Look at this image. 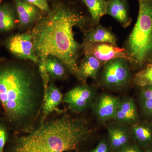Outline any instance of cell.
<instances>
[{"mask_svg":"<svg viewBox=\"0 0 152 152\" xmlns=\"http://www.w3.org/2000/svg\"><path fill=\"white\" fill-rule=\"evenodd\" d=\"M50 9L35 24L30 32L35 51L40 61L54 57L62 62L70 72L77 75L83 44L76 40L73 29L77 27L84 31L93 25L74 1L52 0Z\"/></svg>","mask_w":152,"mask_h":152,"instance_id":"cell-1","label":"cell"},{"mask_svg":"<svg viewBox=\"0 0 152 152\" xmlns=\"http://www.w3.org/2000/svg\"><path fill=\"white\" fill-rule=\"evenodd\" d=\"M44 95L39 72L20 64L0 65L1 120L11 132H28L39 124Z\"/></svg>","mask_w":152,"mask_h":152,"instance_id":"cell-2","label":"cell"},{"mask_svg":"<svg viewBox=\"0 0 152 152\" xmlns=\"http://www.w3.org/2000/svg\"><path fill=\"white\" fill-rule=\"evenodd\" d=\"M87 120L66 113L39 123L25 134L11 135L4 152H66L78 149L91 135Z\"/></svg>","mask_w":152,"mask_h":152,"instance_id":"cell-3","label":"cell"},{"mask_svg":"<svg viewBox=\"0 0 152 152\" xmlns=\"http://www.w3.org/2000/svg\"><path fill=\"white\" fill-rule=\"evenodd\" d=\"M138 1L137 19L124 49L129 64L141 69L152 61V1Z\"/></svg>","mask_w":152,"mask_h":152,"instance_id":"cell-4","label":"cell"},{"mask_svg":"<svg viewBox=\"0 0 152 152\" xmlns=\"http://www.w3.org/2000/svg\"><path fill=\"white\" fill-rule=\"evenodd\" d=\"M132 78L129 61L126 59H115L104 64L101 83L105 88L121 90L130 83Z\"/></svg>","mask_w":152,"mask_h":152,"instance_id":"cell-5","label":"cell"},{"mask_svg":"<svg viewBox=\"0 0 152 152\" xmlns=\"http://www.w3.org/2000/svg\"><path fill=\"white\" fill-rule=\"evenodd\" d=\"M96 98V91L88 85L83 84L75 87L63 97V102L74 113L80 114L91 106Z\"/></svg>","mask_w":152,"mask_h":152,"instance_id":"cell-6","label":"cell"},{"mask_svg":"<svg viewBox=\"0 0 152 152\" xmlns=\"http://www.w3.org/2000/svg\"><path fill=\"white\" fill-rule=\"evenodd\" d=\"M6 45L9 51L17 58L30 60L38 64L39 63L30 32L11 36L7 41Z\"/></svg>","mask_w":152,"mask_h":152,"instance_id":"cell-7","label":"cell"},{"mask_svg":"<svg viewBox=\"0 0 152 152\" xmlns=\"http://www.w3.org/2000/svg\"><path fill=\"white\" fill-rule=\"evenodd\" d=\"M83 45V52L85 55L92 56L104 63L119 58L126 59L129 61L124 48H120L115 45L107 43Z\"/></svg>","mask_w":152,"mask_h":152,"instance_id":"cell-8","label":"cell"},{"mask_svg":"<svg viewBox=\"0 0 152 152\" xmlns=\"http://www.w3.org/2000/svg\"><path fill=\"white\" fill-rule=\"evenodd\" d=\"M121 99L107 94H102L95 98L91 107L93 112L102 122L113 120Z\"/></svg>","mask_w":152,"mask_h":152,"instance_id":"cell-9","label":"cell"},{"mask_svg":"<svg viewBox=\"0 0 152 152\" xmlns=\"http://www.w3.org/2000/svg\"><path fill=\"white\" fill-rule=\"evenodd\" d=\"M14 5L22 29L28 28L35 24L45 13L38 7L26 0H14Z\"/></svg>","mask_w":152,"mask_h":152,"instance_id":"cell-10","label":"cell"},{"mask_svg":"<svg viewBox=\"0 0 152 152\" xmlns=\"http://www.w3.org/2000/svg\"><path fill=\"white\" fill-rule=\"evenodd\" d=\"M113 120L129 126L140 121L137 108L133 98L126 97L121 100Z\"/></svg>","mask_w":152,"mask_h":152,"instance_id":"cell-11","label":"cell"},{"mask_svg":"<svg viewBox=\"0 0 152 152\" xmlns=\"http://www.w3.org/2000/svg\"><path fill=\"white\" fill-rule=\"evenodd\" d=\"M107 129L111 151H115L129 142L131 139L130 127L127 125L114 122L107 125Z\"/></svg>","mask_w":152,"mask_h":152,"instance_id":"cell-12","label":"cell"},{"mask_svg":"<svg viewBox=\"0 0 152 152\" xmlns=\"http://www.w3.org/2000/svg\"><path fill=\"white\" fill-rule=\"evenodd\" d=\"M63 95L59 89L53 83L49 84L44 95L39 123L44 122L51 114L57 110L58 106L63 102Z\"/></svg>","mask_w":152,"mask_h":152,"instance_id":"cell-13","label":"cell"},{"mask_svg":"<svg viewBox=\"0 0 152 152\" xmlns=\"http://www.w3.org/2000/svg\"><path fill=\"white\" fill-rule=\"evenodd\" d=\"M83 45L107 43L116 45V37L108 28L100 24L93 25L84 31Z\"/></svg>","mask_w":152,"mask_h":152,"instance_id":"cell-14","label":"cell"},{"mask_svg":"<svg viewBox=\"0 0 152 152\" xmlns=\"http://www.w3.org/2000/svg\"><path fill=\"white\" fill-rule=\"evenodd\" d=\"M131 139L144 149L152 146V123L146 120L140 121L130 126Z\"/></svg>","mask_w":152,"mask_h":152,"instance_id":"cell-15","label":"cell"},{"mask_svg":"<svg viewBox=\"0 0 152 152\" xmlns=\"http://www.w3.org/2000/svg\"><path fill=\"white\" fill-rule=\"evenodd\" d=\"M106 15L113 17L124 28L129 27L132 21L127 0H108Z\"/></svg>","mask_w":152,"mask_h":152,"instance_id":"cell-16","label":"cell"},{"mask_svg":"<svg viewBox=\"0 0 152 152\" xmlns=\"http://www.w3.org/2000/svg\"><path fill=\"white\" fill-rule=\"evenodd\" d=\"M104 64L92 56L85 55L80 64L79 65L76 76L83 84L86 83L88 79L96 78Z\"/></svg>","mask_w":152,"mask_h":152,"instance_id":"cell-17","label":"cell"},{"mask_svg":"<svg viewBox=\"0 0 152 152\" xmlns=\"http://www.w3.org/2000/svg\"><path fill=\"white\" fill-rule=\"evenodd\" d=\"M18 21L14 5L5 3L0 5V32H7L13 30Z\"/></svg>","mask_w":152,"mask_h":152,"instance_id":"cell-18","label":"cell"},{"mask_svg":"<svg viewBox=\"0 0 152 152\" xmlns=\"http://www.w3.org/2000/svg\"><path fill=\"white\" fill-rule=\"evenodd\" d=\"M138 99L144 120L152 123V86L140 88Z\"/></svg>","mask_w":152,"mask_h":152,"instance_id":"cell-19","label":"cell"},{"mask_svg":"<svg viewBox=\"0 0 152 152\" xmlns=\"http://www.w3.org/2000/svg\"><path fill=\"white\" fill-rule=\"evenodd\" d=\"M86 7L94 25L99 24L102 17L106 15L108 0H81Z\"/></svg>","mask_w":152,"mask_h":152,"instance_id":"cell-20","label":"cell"},{"mask_svg":"<svg viewBox=\"0 0 152 152\" xmlns=\"http://www.w3.org/2000/svg\"><path fill=\"white\" fill-rule=\"evenodd\" d=\"M42 62L45 64L50 78L62 80L66 77L67 68L62 62L57 58L50 56Z\"/></svg>","mask_w":152,"mask_h":152,"instance_id":"cell-21","label":"cell"},{"mask_svg":"<svg viewBox=\"0 0 152 152\" xmlns=\"http://www.w3.org/2000/svg\"><path fill=\"white\" fill-rule=\"evenodd\" d=\"M132 80L139 88L152 86V61L140 69Z\"/></svg>","mask_w":152,"mask_h":152,"instance_id":"cell-22","label":"cell"},{"mask_svg":"<svg viewBox=\"0 0 152 152\" xmlns=\"http://www.w3.org/2000/svg\"><path fill=\"white\" fill-rule=\"evenodd\" d=\"M10 132L6 124L0 120V152H4L6 145L10 137Z\"/></svg>","mask_w":152,"mask_h":152,"instance_id":"cell-23","label":"cell"},{"mask_svg":"<svg viewBox=\"0 0 152 152\" xmlns=\"http://www.w3.org/2000/svg\"><path fill=\"white\" fill-rule=\"evenodd\" d=\"M29 3L32 4L40 9L44 13L49 12L50 9V2L52 0H26Z\"/></svg>","mask_w":152,"mask_h":152,"instance_id":"cell-24","label":"cell"},{"mask_svg":"<svg viewBox=\"0 0 152 152\" xmlns=\"http://www.w3.org/2000/svg\"><path fill=\"white\" fill-rule=\"evenodd\" d=\"M111 151L108 140L106 139L101 140L97 146L90 152H110Z\"/></svg>","mask_w":152,"mask_h":152,"instance_id":"cell-25","label":"cell"},{"mask_svg":"<svg viewBox=\"0 0 152 152\" xmlns=\"http://www.w3.org/2000/svg\"><path fill=\"white\" fill-rule=\"evenodd\" d=\"M115 152H144L142 151L140 148L137 144H130L129 143L115 151Z\"/></svg>","mask_w":152,"mask_h":152,"instance_id":"cell-26","label":"cell"},{"mask_svg":"<svg viewBox=\"0 0 152 152\" xmlns=\"http://www.w3.org/2000/svg\"><path fill=\"white\" fill-rule=\"evenodd\" d=\"M143 151L144 152H152V146L145 149Z\"/></svg>","mask_w":152,"mask_h":152,"instance_id":"cell-27","label":"cell"},{"mask_svg":"<svg viewBox=\"0 0 152 152\" xmlns=\"http://www.w3.org/2000/svg\"><path fill=\"white\" fill-rule=\"evenodd\" d=\"M1 106H0V114H1Z\"/></svg>","mask_w":152,"mask_h":152,"instance_id":"cell-28","label":"cell"},{"mask_svg":"<svg viewBox=\"0 0 152 152\" xmlns=\"http://www.w3.org/2000/svg\"><path fill=\"white\" fill-rule=\"evenodd\" d=\"M66 152H74V151H67Z\"/></svg>","mask_w":152,"mask_h":152,"instance_id":"cell-29","label":"cell"},{"mask_svg":"<svg viewBox=\"0 0 152 152\" xmlns=\"http://www.w3.org/2000/svg\"><path fill=\"white\" fill-rule=\"evenodd\" d=\"M151 1H152V0H151Z\"/></svg>","mask_w":152,"mask_h":152,"instance_id":"cell-30","label":"cell"}]
</instances>
